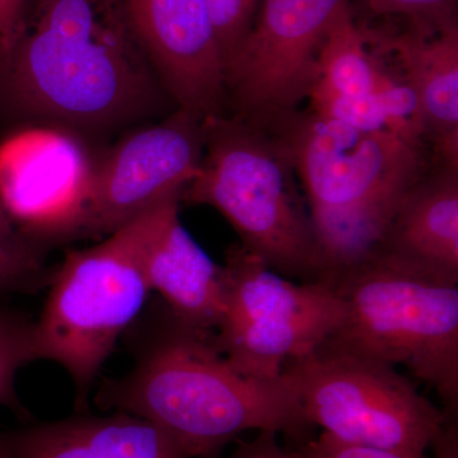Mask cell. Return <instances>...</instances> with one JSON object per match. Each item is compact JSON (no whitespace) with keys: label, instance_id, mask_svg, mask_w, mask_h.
<instances>
[{"label":"cell","instance_id":"obj_26","mask_svg":"<svg viewBox=\"0 0 458 458\" xmlns=\"http://www.w3.org/2000/svg\"><path fill=\"white\" fill-rule=\"evenodd\" d=\"M430 448L433 458H458V415H448Z\"/></svg>","mask_w":458,"mask_h":458},{"label":"cell","instance_id":"obj_16","mask_svg":"<svg viewBox=\"0 0 458 458\" xmlns=\"http://www.w3.org/2000/svg\"><path fill=\"white\" fill-rule=\"evenodd\" d=\"M150 292L181 324L216 333L223 315V270L172 214L157 234L146 260Z\"/></svg>","mask_w":458,"mask_h":458},{"label":"cell","instance_id":"obj_20","mask_svg":"<svg viewBox=\"0 0 458 458\" xmlns=\"http://www.w3.org/2000/svg\"><path fill=\"white\" fill-rule=\"evenodd\" d=\"M313 114L363 131H388L384 113L373 93L345 96L312 89L309 98Z\"/></svg>","mask_w":458,"mask_h":458},{"label":"cell","instance_id":"obj_3","mask_svg":"<svg viewBox=\"0 0 458 458\" xmlns=\"http://www.w3.org/2000/svg\"><path fill=\"white\" fill-rule=\"evenodd\" d=\"M172 195L98 245L74 250L53 270L33 324L35 360L62 367L75 387L78 411L120 337L137 321L150 288L146 260L153 241L180 207Z\"/></svg>","mask_w":458,"mask_h":458},{"label":"cell","instance_id":"obj_24","mask_svg":"<svg viewBox=\"0 0 458 458\" xmlns=\"http://www.w3.org/2000/svg\"><path fill=\"white\" fill-rule=\"evenodd\" d=\"M32 0H0V62L13 47L25 26Z\"/></svg>","mask_w":458,"mask_h":458},{"label":"cell","instance_id":"obj_13","mask_svg":"<svg viewBox=\"0 0 458 458\" xmlns=\"http://www.w3.org/2000/svg\"><path fill=\"white\" fill-rule=\"evenodd\" d=\"M377 49L394 54L400 77L417 95L433 165L458 170V27L454 13L410 20L405 32L373 35Z\"/></svg>","mask_w":458,"mask_h":458},{"label":"cell","instance_id":"obj_15","mask_svg":"<svg viewBox=\"0 0 458 458\" xmlns=\"http://www.w3.org/2000/svg\"><path fill=\"white\" fill-rule=\"evenodd\" d=\"M376 250L458 282V170L430 165Z\"/></svg>","mask_w":458,"mask_h":458},{"label":"cell","instance_id":"obj_4","mask_svg":"<svg viewBox=\"0 0 458 458\" xmlns=\"http://www.w3.org/2000/svg\"><path fill=\"white\" fill-rule=\"evenodd\" d=\"M203 131L200 165L180 201L216 208L280 276L318 283L311 216L284 140L261 120L229 114L204 119Z\"/></svg>","mask_w":458,"mask_h":458},{"label":"cell","instance_id":"obj_19","mask_svg":"<svg viewBox=\"0 0 458 458\" xmlns=\"http://www.w3.org/2000/svg\"><path fill=\"white\" fill-rule=\"evenodd\" d=\"M33 324L35 319L21 312L0 309V406L22 418L27 411L18 399L16 378L23 367L35 361Z\"/></svg>","mask_w":458,"mask_h":458},{"label":"cell","instance_id":"obj_27","mask_svg":"<svg viewBox=\"0 0 458 458\" xmlns=\"http://www.w3.org/2000/svg\"><path fill=\"white\" fill-rule=\"evenodd\" d=\"M0 458H9L7 452H5L2 445H0Z\"/></svg>","mask_w":458,"mask_h":458},{"label":"cell","instance_id":"obj_1","mask_svg":"<svg viewBox=\"0 0 458 458\" xmlns=\"http://www.w3.org/2000/svg\"><path fill=\"white\" fill-rule=\"evenodd\" d=\"M176 110L125 0H32L0 62V114L108 132Z\"/></svg>","mask_w":458,"mask_h":458},{"label":"cell","instance_id":"obj_14","mask_svg":"<svg viewBox=\"0 0 458 458\" xmlns=\"http://www.w3.org/2000/svg\"><path fill=\"white\" fill-rule=\"evenodd\" d=\"M0 445L9 458H185L161 428L123 411L0 432Z\"/></svg>","mask_w":458,"mask_h":458},{"label":"cell","instance_id":"obj_6","mask_svg":"<svg viewBox=\"0 0 458 458\" xmlns=\"http://www.w3.org/2000/svg\"><path fill=\"white\" fill-rule=\"evenodd\" d=\"M311 427L336 441L426 456L447 420L394 366L328 346L280 373Z\"/></svg>","mask_w":458,"mask_h":458},{"label":"cell","instance_id":"obj_23","mask_svg":"<svg viewBox=\"0 0 458 458\" xmlns=\"http://www.w3.org/2000/svg\"><path fill=\"white\" fill-rule=\"evenodd\" d=\"M304 458H427L401 452L378 450L363 445H348L322 433L318 439H311L300 452Z\"/></svg>","mask_w":458,"mask_h":458},{"label":"cell","instance_id":"obj_2","mask_svg":"<svg viewBox=\"0 0 458 458\" xmlns=\"http://www.w3.org/2000/svg\"><path fill=\"white\" fill-rule=\"evenodd\" d=\"M137 318L134 366L99 385V409L152 421L185 458H208L247 430L301 439L311 429L294 391L278 379L245 375L219 349L216 333L164 312Z\"/></svg>","mask_w":458,"mask_h":458},{"label":"cell","instance_id":"obj_8","mask_svg":"<svg viewBox=\"0 0 458 458\" xmlns=\"http://www.w3.org/2000/svg\"><path fill=\"white\" fill-rule=\"evenodd\" d=\"M251 119L284 140L310 213L348 209L405 191L430 167L426 150L390 131H363L297 108Z\"/></svg>","mask_w":458,"mask_h":458},{"label":"cell","instance_id":"obj_18","mask_svg":"<svg viewBox=\"0 0 458 458\" xmlns=\"http://www.w3.org/2000/svg\"><path fill=\"white\" fill-rule=\"evenodd\" d=\"M47 252L12 221L0 199V295L32 294L49 285Z\"/></svg>","mask_w":458,"mask_h":458},{"label":"cell","instance_id":"obj_7","mask_svg":"<svg viewBox=\"0 0 458 458\" xmlns=\"http://www.w3.org/2000/svg\"><path fill=\"white\" fill-rule=\"evenodd\" d=\"M223 270L219 349L245 375L278 379L286 361L315 352L345 319L340 295L318 283H294L242 245L229 247Z\"/></svg>","mask_w":458,"mask_h":458},{"label":"cell","instance_id":"obj_11","mask_svg":"<svg viewBox=\"0 0 458 458\" xmlns=\"http://www.w3.org/2000/svg\"><path fill=\"white\" fill-rule=\"evenodd\" d=\"M96 162L77 132L42 126L0 149V199L42 251L81 238Z\"/></svg>","mask_w":458,"mask_h":458},{"label":"cell","instance_id":"obj_9","mask_svg":"<svg viewBox=\"0 0 458 458\" xmlns=\"http://www.w3.org/2000/svg\"><path fill=\"white\" fill-rule=\"evenodd\" d=\"M349 0H260L251 29L225 69L227 114L293 110L309 98L331 30Z\"/></svg>","mask_w":458,"mask_h":458},{"label":"cell","instance_id":"obj_5","mask_svg":"<svg viewBox=\"0 0 458 458\" xmlns=\"http://www.w3.org/2000/svg\"><path fill=\"white\" fill-rule=\"evenodd\" d=\"M334 291L345 319L324 345L403 364L458 415V282L375 250Z\"/></svg>","mask_w":458,"mask_h":458},{"label":"cell","instance_id":"obj_22","mask_svg":"<svg viewBox=\"0 0 458 458\" xmlns=\"http://www.w3.org/2000/svg\"><path fill=\"white\" fill-rule=\"evenodd\" d=\"M377 16H403L409 20L436 18L454 13L456 0H364Z\"/></svg>","mask_w":458,"mask_h":458},{"label":"cell","instance_id":"obj_17","mask_svg":"<svg viewBox=\"0 0 458 458\" xmlns=\"http://www.w3.org/2000/svg\"><path fill=\"white\" fill-rule=\"evenodd\" d=\"M384 69L369 32L355 22L351 5L325 42L319 56L318 80L313 89L345 96L370 95Z\"/></svg>","mask_w":458,"mask_h":458},{"label":"cell","instance_id":"obj_10","mask_svg":"<svg viewBox=\"0 0 458 458\" xmlns=\"http://www.w3.org/2000/svg\"><path fill=\"white\" fill-rule=\"evenodd\" d=\"M203 150V119L182 108L126 134L96 162L81 238L106 237L181 195Z\"/></svg>","mask_w":458,"mask_h":458},{"label":"cell","instance_id":"obj_21","mask_svg":"<svg viewBox=\"0 0 458 458\" xmlns=\"http://www.w3.org/2000/svg\"><path fill=\"white\" fill-rule=\"evenodd\" d=\"M207 4L225 73L251 29L260 0H207Z\"/></svg>","mask_w":458,"mask_h":458},{"label":"cell","instance_id":"obj_12","mask_svg":"<svg viewBox=\"0 0 458 458\" xmlns=\"http://www.w3.org/2000/svg\"><path fill=\"white\" fill-rule=\"evenodd\" d=\"M150 63L177 108L227 114V90L207 0H125Z\"/></svg>","mask_w":458,"mask_h":458},{"label":"cell","instance_id":"obj_25","mask_svg":"<svg viewBox=\"0 0 458 458\" xmlns=\"http://www.w3.org/2000/svg\"><path fill=\"white\" fill-rule=\"evenodd\" d=\"M276 436L278 434L264 430L254 441L240 443L228 458H304L300 452L283 450Z\"/></svg>","mask_w":458,"mask_h":458}]
</instances>
